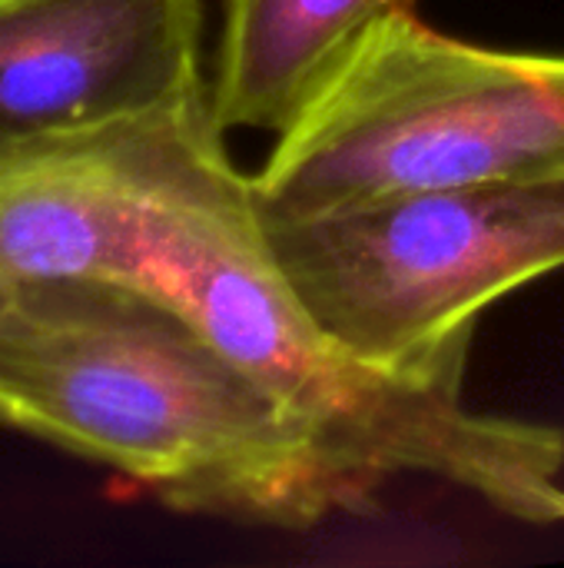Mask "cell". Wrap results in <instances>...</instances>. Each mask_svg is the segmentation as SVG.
<instances>
[{
	"instance_id": "6da1fadb",
	"label": "cell",
	"mask_w": 564,
	"mask_h": 568,
	"mask_svg": "<svg viewBox=\"0 0 564 568\" xmlns=\"http://www.w3.org/2000/svg\"><path fill=\"white\" fill-rule=\"evenodd\" d=\"M0 426L180 513L302 532L366 506L279 396L133 283L63 280L0 303Z\"/></svg>"
},
{
	"instance_id": "7a4b0ae2",
	"label": "cell",
	"mask_w": 564,
	"mask_h": 568,
	"mask_svg": "<svg viewBox=\"0 0 564 568\" xmlns=\"http://www.w3.org/2000/svg\"><path fill=\"white\" fill-rule=\"evenodd\" d=\"M136 286L186 310L279 396L366 503L396 476H429L509 519L564 523L562 429L472 409L465 369L402 376L329 343L273 266L229 153L163 210Z\"/></svg>"
},
{
	"instance_id": "3957f363",
	"label": "cell",
	"mask_w": 564,
	"mask_h": 568,
	"mask_svg": "<svg viewBox=\"0 0 564 568\" xmlns=\"http://www.w3.org/2000/svg\"><path fill=\"white\" fill-rule=\"evenodd\" d=\"M564 173V57L382 23L249 176L263 223Z\"/></svg>"
},
{
	"instance_id": "277c9868",
	"label": "cell",
	"mask_w": 564,
	"mask_h": 568,
	"mask_svg": "<svg viewBox=\"0 0 564 568\" xmlns=\"http://www.w3.org/2000/svg\"><path fill=\"white\" fill-rule=\"evenodd\" d=\"M259 230L329 343L386 373L439 376L465 369L492 303L564 266V173L259 220Z\"/></svg>"
},
{
	"instance_id": "5b68a950",
	"label": "cell",
	"mask_w": 564,
	"mask_h": 568,
	"mask_svg": "<svg viewBox=\"0 0 564 568\" xmlns=\"http://www.w3.org/2000/svg\"><path fill=\"white\" fill-rule=\"evenodd\" d=\"M209 90L153 116L0 140V303L43 283H140L163 210L219 156Z\"/></svg>"
},
{
	"instance_id": "8992f818",
	"label": "cell",
	"mask_w": 564,
	"mask_h": 568,
	"mask_svg": "<svg viewBox=\"0 0 564 568\" xmlns=\"http://www.w3.org/2000/svg\"><path fill=\"white\" fill-rule=\"evenodd\" d=\"M203 0H0V140L163 113L209 90Z\"/></svg>"
},
{
	"instance_id": "52a82bcc",
	"label": "cell",
	"mask_w": 564,
	"mask_h": 568,
	"mask_svg": "<svg viewBox=\"0 0 564 568\" xmlns=\"http://www.w3.org/2000/svg\"><path fill=\"white\" fill-rule=\"evenodd\" d=\"M419 0H223L209 106L223 130H289L366 40Z\"/></svg>"
}]
</instances>
